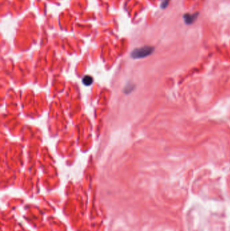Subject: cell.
<instances>
[{
  "label": "cell",
  "mask_w": 230,
  "mask_h": 231,
  "mask_svg": "<svg viewBox=\"0 0 230 231\" xmlns=\"http://www.w3.org/2000/svg\"><path fill=\"white\" fill-rule=\"evenodd\" d=\"M155 50L152 46H144L134 50L131 53V57L133 59H142L151 55Z\"/></svg>",
  "instance_id": "1"
},
{
  "label": "cell",
  "mask_w": 230,
  "mask_h": 231,
  "mask_svg": "<svg viewBox=\"0 0 230 231\" xmlns=\"http://www.w3.org/2000/svg\"><path fill=\"white\" fill-rule=\"evenodd\" d=\"M197 17H198V13H195L193 14H186L184 16V20L185 24H190L194 23Z\"/></svg>",
  "instance_id": "2"
},
{
  "label": "cell",
  "mask_w": 230,
  "mask_h": 231,
  "mask_svg": "<svg viewBox=\"0 0 230 231\" xmlns=\"http://www.w3.org/2000/svg\"><path fill=\"white\" fill-rule=\"evenodd\" d=\"M83 83L85 85L90 86L91 85H92V83H93V78L92 77H91V76L89 75L85 76L83 78Z\"/></svg>",
  "instance_id": "3"
},
{
  "label": "cell",
  "mask_w": 230,
  "mask_h": 231,
  "mask_svg": "<svg viewBox=\"0 0 230 231\" xmlns=\"http://www.w3.org/2000/svg\"><path fill=\"white\" fill-rule=\"evenodd\" d=\"M169 0H163V1L161 4V8H165L166 7L168 6V4H169Z\"/></svg>",
  "instance_id": "4"
}]
</instances>
